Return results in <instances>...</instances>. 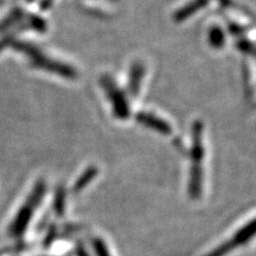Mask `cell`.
Returning <instances> with one entry per match:
<instances>
[{
    "label": "cell",
    "mask_w": 256,
    "mask_h": 256,
    "mask_svg": "<svg viewBox=\"0 0 256 256\" xmlns=\"http://www.w3.org/2000/svg\"><path fill=\"white\" fill-rule=\"evenodd\" d=\"M145 75V66L142 62H134L130 66V78H128V92L132 96H138L140 90V84Z\"/></svg>",
    "instance_id": "obj_5"
},
{
    "label": "cell",
    "mask_w": 256,
    "mask_h": 256,
    "mask_svg": "<svg viewBox=\"0 0 256 256\" xmlns=\"http://www.w3.org/2000/svg\"><path fill=\"white\" fill-rule=\"evenodd\" d=\"M100 83L101 87L104 88L106 94H107L108 98H110L115 116L121 120L128 119L130 114V110L124 92L120 90L119 87L115 84V82L108 75H102Z\"/></svg>",
    "instance_id": "obj_1"
},
{
    "label": "cell",
    "mask_w": 256,
    "mask_h": 256,
    "mask_svg": "<svg viewBox=\"0 0 256 256\" xmlns=\"http://www.w3.org/2000/svg\"><path fill=\"white\" fill-rule=\"evenodd\" d=\"M98 174V168H89L87 171L83 174L80 179L78 180V183L75 185V190H82L83 188H86L87 185L90 183L92 179L96 178V176Z\"/></svg>",
    "instance_id": "obj_8"
},
{
    "label": "cell",
    "mask_w": 256,
    "mask_h": 256,
    "mask_svg": "<svg viewBox=\"0 0 256 256\" xmlns=\"http://www.w3.org/2000/svg\"><path fill=\"white\" fill-rule=\"evenodd\" d=\"M136 119L140 124L147 128H151V130H156L159 134H162V136H170L172 133V127L170 126L168 121L160 119L159 116H156L154 114L139 112L136 115Z\"/></svg>",
    "instance_id": "obj_2"
},
{
    "label": "cell",
    "mask_w": 256,
    "mask_h": 256,
    "mask_svg": "<svg viewBox=\"0 0 256 256\" xmlns=\"http://www.w3.org/2000/svg\"><path fill=\"white\" fill-rule=\"evenodd\" d=\"M206 4V0H194V2H191V4L185 6L184 8H182L180 11H178L174 16V19L177 22H183L188 17H190V16L194 14V12H197L198 10H200Z\"/></svg>",
    "instance_id": "obj_6"
},
{
    "label": "cell",
    "mask_w": 256,
    "mask_h": 256,
    "mask_svg": "<svg viewBox=\"0 0 256 256\" xmlns=\"http://www.w3.org/2000/svg\"><path fill=\"white\" fill-rule=\"evenodd\" d=\"M208 42H209L211 48H214V49H222L224 44H226V38H224L223 31L217 26L211 28Z\"/></svg>",
    "instance_id": "obj_7"
},
{
    "label": "cell",
    "mask_w": 256,
    "mask_h": 256,
    "mask_svg": "<svg viewBox=\"0 0 256 256\" xmlns=\"http://www.w3.org/2000/svg\"><path fill=\"white\" fill-rule=\"evenodd\" d=\"M203 122L200 120L194 121L192 124V146H191V159L194 164H200L204 158V144H203Z\"/></svg>",
    "instance_id": "obj_3"
},
{
    "label": "cell",
    "mask_w": 256,
    "mask_h": 256,
    "mask_svg": "<svg viewBox=\"0 0 256 256\" xmlns=\"http://www.w3.org/2000/svg\"><path fill=\"white\" fill-rule=\"evenodd\" d=\"M203 188V168L200 164H194L190 170V177H188V194L192 198H198Z\"/></svg>",
    "instance_id": "obj_4"
}]
</instances>
